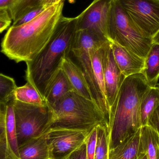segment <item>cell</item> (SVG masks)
Instances as JSON below:
<instances>
[{"label": "cell", "mask_w": 159, "mask_h": 159, "mask_svg": "<svg viewBox=\"0 0 159 159\" xmlns=\"http://www.w3.org/2000/svg\"><path fill=\"white\" fill-rule=\"evenodd\" d=\"M104 43L100 48H98L94 53L93 59V75H94L95 82L104 106L106 115L107 121L108 124V129L111 112H110V107H109L107 95L104 76L103 58V46Z\"/></svg>", "instance_id": "obj_17"}, {"label": "cell", "mask_w": 159, "mask_h": 159, "mask_svg": "<svg viewBox=\"0 0 159 159\" xmlns=\"http://www.w3.org/2000/svg\"><path fill=\"white\" fill-rule=\"evenodd\" d=\"M14 99L16 101L38 106L47 105L43 96L37 89L29 81L21 87H17L14 91Z\"/></svg>", "instance_id": "obj_21"}, {"label": "cell", "mask_w": 159, "mask_h": 159, "mask_svg": "<svg viewBox=\"0 0 159 159\" xmlns=\"http://www.w3.org/2000/svg\"><path fill=\"white\" fill-rule=\"evenodd\" d=\"M90 131L53 128L45 134L50 159H66L87 141Z\"/></svg>", "instance_id": "obj_9"}, {"label": "cell", "mask_w": 159, "mask_h": 159, "mask_svg": "<svg viewBox=\"0 0 159 159\" xmlns=\"http://www.w3.org/2000/svg\"><path fill=\"white\" fill-rule=\"evenodd\" d=\"M12 21L9 10L0 8V33L10 26Z\"/></svg>", "instance_id": "obj_28"}, {"label": "cell", "mask_w": 159, "mask_h": 159, "mask_svg": "<svg viewBox=\"0 0 159 159\" xmlns=\"http://www.w3.org/2000/svg\"><path fill=\"white\" fill-rule=\"evenodd\" d=\"M14 112L19 146L44 135L50 129L51 112L48 105L29 104L14 99Z\"/></svg>", "instance_id": "obj_6"}, {"label": "cell", "mask_w": 159, "mask_h": 159, "mask_svg": "<svg viewBox=\"0 0 159 159\" xmlns=\"http://www.w3.org/2000/svg\"><path fill=\"white\" fill-rule=\"evenodd\" d=\"M109 34L110 41L143 58L153 43L152 38L136 26L116 0L112 1Z\"/></svg>", "instance_id": "obj_5"}, {"label": "cell", "mask_w": 159, "mask_h": 159, "mask_svg": "<svg viewBox=\"0 0 159 159\" xmlns=\"http://www.w3.org/2000/svg\"><path fill=\"white\" fill-rule=\"evenodd\" d=\"M103 61L106 90L111 116L120 89L126 77L122 74L115 61L110 41H107L104 44Z\"/></svg>", "instance_id": "obj_11"}, {"label": "cell", "mask_w": 159, "mask_h": 159, "mask_svg": "<svg viewBox=\"0 0 159 159\" xmlns=\"http://www.w3.org/2000/svg\"><path fill=\"white\" fill-rule=\"evenodd\" d=\"M153 43L159 45V30L152 38Z\"/></svg>", "instance_id": "obj_33"}, {"label": "cell", "mask_w": 159, "mask_h": 159, "mask_svg": "<svg viewBox=\"0 0 159 159\" xmlns=\"http://www.w3.org/2000/svg\"><path fill=\"white\" fill-rule=\"evenodd\" d=\"M64 1L65 0H54L53 1V4H58L59 3L61 2H64ZM69 2H70V3H73L74 2V0H68Z\"/></svg>", "instance_id": "obj_35"}, {"label": "cell", "mask_w": 159, "mask_h": 159, "mask_svg": "<svg viewBox=\"0 0 159 159\" xmlns=\"http://www.w3.org/2000/svg\"><path fill=\"white\" fill-rule=\"evenodd\" d=\"M115 61L125 77L141 73L144 65V58L115 42L110 41Z\"/></svg>", "instance_id": "obj_13"}, {"label": "cell", "mask_w": 159, "mask_h": 159, "mask_svg": "<svg viewBox=\"0 0 159 159\" xmlns=\"http://www.w3.org/2000/svg\"><path fill=\"white\" fill-rule=\"evenodd\" d=\"M141 129L114 149L109 150L108 159H139L144 153L141 142Z\"/></svg>", "instance_id": "obj_16"}, {"label": "cell", "mask_w": 159, "mask_h": 159, "mask_svg": "<svg viewBox=\"0 0 159 159\" xmlns=\"http://www.w3.org/2000/svg\"><path fill=\"white\" fill-rule=\"evenodd\" d=\"M14 98L4 107V124L0 130V159H20L14 112Z\"/></svg>", "instance_id": "obj_12"}, {"label": "cell", "mask_w": 159, "mask_h": 159, "mask_svg": "<svg viewBox=\"0 0 159 159\" xmlns=\"http://www.w3.org/2000/svg\"><path fill=\"white\" fill-rule=\"evenodd\" d=\"M113 0H93L77 18V30H88L110 41L109 24Z\"/></svg>", "instance_id": "obj_10"}, {"label": "cell", "mask_w": 159, "mask_h": 159, "mask_svg": "<svg viewBox=\"0 0 159 159\" xmlns=\"http://www.w3.org/2000/svg\"><path fill=\"white\" fill-rule=\"evenodd\" d=\"M97 126L93 128L89 133L86 141V159H94L97 141Z\"/></svg>", "instance_id": "obj_27"}, {"label": "cell", "mask_w": 159, "mask_h": 159, "mask_svg": "<svg viewBox=\"0 0 159 159\" xmlns=\"http://www.w3.org/2000/svg\"><path fill=\"white\" fill-rule=\"evenodd\" d=\"M77 18L62 16L51 40L30 61L26 62V78L43 96L48 82L59 69L63 57L70 55L77 30Z\"/></svg>", "instance_id": "obj_3"}, {"label": "cell", "mask_w": 159, "mask_h": 159, "mask_svg": "<svg viewBox=\"0 0 159 159\" xmlns=\"http://www.w3.org/2000/svg\"><path fill=\"white\" fill-rule=\"evenodd\" d=\"M108 152L109 148L107 129L104 126L98 125L94 159H108Z\"/></svg>", "instance_id": "obj_24"}, {"label": "cell", "mask_w": 159, "mask_h": 159, "mask_svg": "<svg viewBox=\"0 0 159 159\" xmlns=\"http://www.w3.org/2000/svg\"><path fill=\"white\" fill-rule=\"evenodd\" d=\"M138 159H148L147 156L146 154L145 153H143L140 157Z\"/></svg>", "instance_id": "obj_36"}, {"label": "cell", "mask_w": 159, "mask_h": 159, "mask_svg": "<svg viewBox=\"0 0 159 159\" xmlns=\"http://www.w3.org/2000/svg\"><path fill=\"white\" fill-rule=\"evenodd\" d=\"M64 2L48 6L31 21L11 26L1 43V52L17 63L32 60L49 43L62 15Z\"/></svg>", "instance_id": "obj_1"}, {"label": "cell", "mask_w": 159, "mask_h": 159, "mask_svg": "<svg viewBox=\"0 0 159 159\" xmlns=\"http://www.w3.org/2000/svg\"><path fill=\"white\" fill-rule=\"evenodd\" d=\"M60 68L67 76L73 90L82 97L92 101L97 106L83 71L70 55L63 57Z\"/></svg>", "instance_id": "obj_14"}, {"label": "cell", "mask_w": 159, "mask_h": 159, "mask_svg": "<svg viewBox=\"0 0 159 159\" xmlns=\"http://www.w3.org/2000/svg\"><path fill=\"white\" fill-rule=\"evenodd\" d=\"M44 0H16L9 9L13 22L24 13L34 7L43 5Z\"/></svg>", "instance_id": "obj_23"}, {"label": "cell", "mask_w": 159, "mask_h": 159, "mask_svg": "<svg viewBox=\"0 0 159 159\" xmlns=\"http://www.w3.org/2000/svg\"><path fill=\"white\" fill-rule=\"evenodd\" d=\"M48 107L51 112L50 129L65 128L90 131L101 125L108 131L104 116L96 104L74 91L54 105Z\"/></svg>", "instance_id": "obj_4"}, {"label": "cell", "mask_w": 159, "mask_h": 159, "mask_svg": "<svg viewBox=\"0 0 159 159\" xmlns=\"http://www.w3.org/2000/svg\"><path fill=\"white\" fill-rule=\"evenodd\" d=\"M142 73L150 88H156L159 79V45L153 43L144 58Z\"/></svg>", "instance_id": "obj_19"}, {"label": "cell", "mask_w": 159, "mask_h": 159, "mask_svg": "<svg viewBox=\"0 0 159 159\" xmlns=\"http://www.w3.org/2000/svg\"><path fill=\"white\" fill-rule=\"evenodd\" d=\"M4 106H0V130L2 129L4 124L5 112Z\"/></svg>", "instance_id": "obj_32"}, {"label": "cell", "mask_w": 159, "mask_h": 159, "mask_svg": "<svg viewBox=\"0 0 159 159\" xmlns=\"http://www.w3.org/2000/svg\"><path fill=\"white\" fill-rule=\"evenodd\" d=\"M17 88L13 78L0 74V106H4L14 98V93Z\"/></svg>", "instance_id": "obj_25"}, {"label": "cell", "mask_w": 159, "mask_h": 159, "mask_svg": "<svg viewBox=\"0 0 159 159\" xmlns=\"http://www.w3.org/2000/svg\"><path fill=\"white\" fill-rule=\"evenodd\" d=\"M159 134V105L148 119L147 125Z\"/></svg>", "instance_id": "obj_29"}, {"label": "cell", "mask_w": 159, "mask_h": 159, "mask_svg": "<svg viewBox=\"0 0 159 159\" xmlns=\"http://www.w3.org/2000/svg\"><path fill=\"white\" fill-rule=\"evenodd\" d=\"M53 1L54 0H44L43 2V5L46 6L50 5L53 4Z\"/></svg>", "instance_id": "obj_34"}, {"label": "cell", "mask_w": 159, "mask_h": 159, "mask_svg": "<svg viewBox=\"0 0 159 159\" xmlns=\"http://www.w3.org/2000/svg\"><path fill=\"white\" fill-rule=\"evenodd\" d=\"M72 91L71 85L60 66L48 82L43 97L48 105L52 106Z\"/></svg>", "instance_id": "obj_15"}, {"label": "cell", "mask_w": 159, "mask_h": 159, "mask_svg": "<svg viewBox=\"0 0 159 159\" xmlns=\"http://www.w3.org/2000/svg\"><path fill=\"white\" fill-rule=\"evenodd\" d=\"M156 87H157V89H158L159 90V83H158V84H157Z\"/></svg>", "instance_id": "obj_37"}, {"label": "cell", "mask_w": 159, "mask_h": 159, "mask_svg": "<svg viewBox=\"0 0 159 159\" xmlns=\"http://www.w3.org/2000/svg\"><path fill=\"white\" fill-rule=\"evenodd\" d=\"M19 156L20 159H50L45 134L19 146Z\"/></svg>", "instance_id": "obj_18"}, {"label": "cell", "mask_w": 159, "mask_h": 159, "mask_svg": "<svg viewBox=\"0 0 159 159\" xmlns=\"http://www.w3.org/2000/svg\"><path fill=\"white\" fill-rule=\"evenodd\" d=\"M150 88L142 73L124 79L109 121L107 131L109 150L142 128L140 105L144 93Z\"/></svg>", "instance_id": "obj_2"}, {"label": "cell", "mask_w": 159, "mask_h": 159, "mask_svg": "<svg viewBox=\"0 0 159 159\" xmlns=\"http://www.w3.org/2000/svg\"><path fill=\"white\" fill-rule=\"evenodd\" d=\"M136 26L148 37L159 30V0H116Z\"/></svg>", "instance_id": "obj_8"}, {"label": "cell", "mask_w": 159, "mask_h": 159, "mask_svg": "<svg viewBox=\"0 0 159 159\" xmlns=\"http://www.w3.org/2000/svg\"><path fill=\"white\" fill-rule=\"evenodd\" d=\"M107 41L90 31L78 30H76L74 38L71 53L83 71L96 105L103 114L107 124L104 106L95 82L93 70L94 53Z\"/></svg>", "instance_id": "obj_7"}, {"label": "cell", "mask_w": 159, "mask_h": 159, "mask_svg": "<svg viewBox=\"0 0 159 159\" xmlns=\"http://www.w3.org/2000/svg\"><path fill=\"white\" fill-rule=\"evenodd\" d=\"M48 6L42 5L29 10L28 12L24 13L16 21H14L12 26L14 27L20 26L31 21L40 15Z\"/></svg>", "instance_id": "obj_26"}, {"label": "cell", "mask_w": 159, "mask_h": 159, "mask_svg": "<svg viewBox=\"0 0 159 159\" xmlns=\"http://www.w3.org/2000/svg\"><path fill=\"white\" fill-rule=\"evenodd\" d=\"M159 105V90L157 87L150 88L144 93L141 105L142 126L147 125L148 119Z\"/></svg>", "instance_id": "obj_22"}, {"label": "cell", "mask_w": 159, "mask_h": 159, "mask_svg": "<svg viewBox=\"0 0 159 159\" xmlns=\"http://www.w3.org/2000/svg\"><path fill=\"white\" fill-rule=\"evenodd\" d=\"M141 142L143 151L148 159H159V134L148 125L141 129Z\"/></svg>", "instance_id": "obj_20"}, {"label": "cell", "mask_w": 159, "mask_h": 159, "mask_svg": "<svg viewBox=\"0 0 159 159\" xmlns=\"http://www.w3.org/2000/svg\"><path fill=\"white\" fill-rule=\"evenodd\" d=\"M16 1V0H0V8L9 10Z\"/></svg>", "instance_id": "obj_31"}, {"label": "cell", "mask_w": 159, "mask_h": 159, "mask_svg": "<svg viewBox=\"0 0 159 159\" xmlns=\"http://www.w3.org/2000/svg\"><path fill=\"white\" fill-rule=\"evenodd\" d=\"M86 152L87 145L85 143L66 159H86Z\"/></svg>", "instance_id": "obj_30"}]
</instances>
